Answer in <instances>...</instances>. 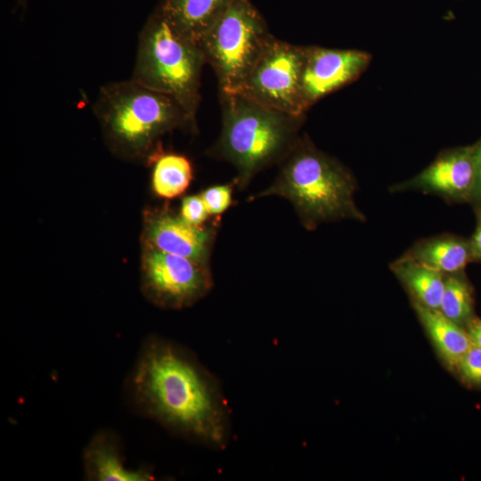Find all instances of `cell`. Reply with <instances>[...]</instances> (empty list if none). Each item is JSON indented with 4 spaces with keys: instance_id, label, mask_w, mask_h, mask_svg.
I'll return each instance as SVG.
<instances>
[{
    "instance_id": "16",
    "label": "cell",
    "mask_w": 481,
    "mask_h": 481,
    "mask_svg": "<svg viewBox=\"0 0 481 481\" xmlns=\"http://www.w3.org/2000/svg\"><path fill=\"white\" fill-rule=\"evenodd\" d=\"M392 270L415 302L431 309H440L444 289V273L407 256L393 264Z\"/></svg>"
},
{
    "instance_id": "15",
    "label": "cell",
    "mask_w": 481,
    "mask_h": 481,
    "mask_svg": "<svg viewBox=\"0 0 481 481\" xmlns=\"http://www.w3.org/2000/svg\"><path fill=\"white\" fill-rule=\"evenodd\" d=\"M146 162L152 166L153 192L162 199H174L189 187L193 168L190 159L179 153L166 152L161 143L150 154Z\"/></svg>"
},
{
    "instance_id": "7",
    "label": "cell",
    "mask_w": 481,
    "mask_h": 481,
    "mask_svg": "<svg viewBox=\"0 0 481 481\" xmlns=\"http://www.w3.org/2000/svg\"><path fill=\"white\" fill-rule=\"evenodd\" d=\"M213 284L209 264L142 243L141 289L154 306L171 310L189 307L204 298Z\"/></svg>"
},
{
    "instance_id": "12",
    "label": "cell",
    "mask_w": 481,
    "mask_h": 481,
    "mask_svg": "<svg viewBox=\"0 0 481 481\" xmlns=\"http://www.w3.org/2000/svg\"><path fill=\"white\" fill-rule=\"evenodd\" d=\"M85 477L90 481H149L154 479L146 468L126 465L118 436L109 430L96 433L83 451Z\"/></svg>"
},
{
    "instance_id": "22",
    "label": "cell",
    "mask_w": 481,
    "mask_h": 481,
    "mask_svg": "<svg viewBox=\"0 0 481 481\" xmlns=\"http://www.w3.org/2000/svg\"><path fill=\"white\" fill-rule=\"evenodd\" d=\"M466 330L471 344L481 348V320L471 319L466 324Z\"/></svg>"
},
{
    "instance_id": "5",
    "label": "cell",
    "mask_w": 481,
    "mask_h": 481,
    "mask_svg": "<svg viewBox=\"0 0 481 481\" xmlns=\"http://www.w3.org/2000/svg\"><path fill=\"white\" fill-rule=\"evenodd\" d=\"M204 64L198 42L174 29L154 9L139 33L131 79L172 97L196 121Z\"/></svg>"
},
{
    "instance_id": "2",
    "label": "cell",
    "mask_w": 481,
    "mask_h": 481,
    "mask_svg": "<svg viewBox=\"0 0 481 481\" xmlns=\"http://www.w3.org/2000/svg\"><path fill=\"white\" fill-rule=\"evenodd\" d=\"M222 128L207 154L232 164L237 189L289 154L300 136L304 115L272 109L235 92L219 91Z\"/></svg>"
},
{
    "instance_id": "25",
    "label": "cell",
    "mask_w": 481,
    "mask_h": 481,
    "mask_svg": "<svg viewBox=\"0 0 481 481\" xmlns=\"http://www.w3.org/2000/svg\"><path fill=\"white\" fill-rule=\"evenodd\" d=\"M26 2H27V0H19V1H18V5H19V6H20V5L25 6Z\"/></svg>"
},
{
    "instance_id": "1",
    "label": "cell",
    "mask_w": 481,
    "mask_h": 481,
    "mask_svg": "<svg viewBox=\"0 0 481 481\" xmlns=\"http://www.w3.org/2000/svg\"><path fill=\"white\" fill-rule=\"evenodd\" d=\"M126 391L137 412L175 435L211 448L227 444L229 412L216 379L175 342L147 338Z\"/></svg>"
},
{
    "instance_id": "9",
    "label": "cell",
    "mask_w": 481,
    "mask_h": 481,
    "mask_svg": "<svg viewBox=\"0 0 481 481\" xmlns=\"http://www.w3.org/2000/svg\"><path fill=\"white\" fill-rule=\"evenodd\" d=\"M220 216L208 225L196 226L167 207L148 208L143 213L141 242L167 253L209 264L220 226Z\"/></svg>"
},
{
    "instance_id": "21",
    "label": "cell",
    "mask_w": 481,
    "mask_h": 481,
    "mask_svg": "<svg viewBox=\"0 0 481 481\" xmlns=\"http://www.w3.org/2000/svg\"><path fill=\"white\" fill-rule=\"evenodd\" d=\"M180 216L189 224L202 226L210 216L200 194L189 195L181 201Z\"/></svg>"
},
{
    "instance_id": "17",
    "label": "cell",
    "mask_w": 481,
    "mask_h": 481,
    "mask_svg": "<svg viewBox=\"0 0 481 481\" xmlns=\"http://www.w3.org/2000/svg\"><path fill=\"white\" fill-rule=\"evenodd\" d=\"M469 245L453 238H436L415 246L407 257L442 273H454L470 258Z\"/></svg>"
},
{
    "instance_id": "11",
    "label": "cell",
    "mask_w": 481,
    "mask_h": 481,
    "mask_svg": "<svg viewBox=\"0 0 481 481\" xmlns=\"http://www.w3.org/2000/svg\"><path fill=\"white\" fill-rule=\"evenodd\" d=\"M476 176L475 147H470L442 156L412 185L448 198L464 199L474 192Z\"/></svg>"
},
{
    "instance_id": "8",
    "label": "cell",
    "mask_w": 481,
    "mask_h": 481,
    "mask_svg": "<svg viewBox=\"0 0 481 481\" xmlns=\"http://www.w3.org/2000/svg\"><path fill=\"white\" fill-rule=\"evenodd\" d=\"M303 60L304 46L273 36L235 93L272 109L304 115Z\"/></svg>"
},
{
    "instance_id": "23",
    "label": "cell",
    "mask_w": 481,
    "mask_h": 481,
    "mask_svg": "<svg viewBox=\"0 0 481 481\" xmlns=\"http://www.w3.org/2000/svg\"><path fill=\"white\" fill-rule=\"evenodd\" d=\"M477 176L474 192L481 198V143L475 147Z\"/></svg>"
},
{
    "instance_id": "13",
    "label": "cell",
    "mask_w": 481,
    "mask_h": 481,
    "mask_svg": "<svg viewBox=\"0 0 481 481\" xmlns=\"http://www.w3.org/2000/svg\"><path fill=\"white\" fill-rule=\"evenodd\" d=\"M234 0H161L155 10L177 31L196 42Z\"/></svg>"
},
{
    "instance_id": "20",
    "label": "cell",
    "mask_w": 481,
    "mask_h": 481,
    "mask_svg": "<svg viewBox=\"0 0 481 481\" xmlns=\"http://www.w3.org/2000/svg\"><path fill=\"white\" fill-rule=\"evenodd\" d=\"M456 369L463 380L481 386V348L471 345Z\"/></svg>"
},
{
    "instance_id": "24",
    "label": "cell",
    "mask_w": 481,
    "mask_h": 481,
    "mask_svg": "<svg viewBox=\"0 0 481 481\" xmlns=\"http://www.w3.org/2000/svg\"><path fill=\"white\" fill-rule=\"evenodd\" d=\"M472 251L481 257V223L477 226L471 243Z\"/></svg>"
},
{
    "instance_id": "6",
    "label": "cell",
    "mask_w": 481,
    "mask_h": 481,
    "mask_svg": "<svg viewBox=\"0 0 481 481\" xmlns=\"http://www.w3.org/2000/svg\"><path fill=\"white\" fill-rule=\"evenodd\" d=\"M267 23L250 0H234L198 44L222 92H235L271 39Z\"/></svg>"
},
{
    "instance_id": "10",
    "label": "cell",
    "mask_w": 481,
    "mask_h": 481,
    "mask_svg": "<svg viewBox=\"0 0 481 481\" xmlns=\"http://www.w3.org/2000/svg\"><path fill=\"white\" fill-rule=\"evenodd\" d=\"M369 61L366 53L304 46L301 93L305 110L328 94L353 81Z\"/></svg>"
},
{
    "instance_id": "3",
    "label": "cell",
    "mask_w": 481,
    "mask_h": 481,
    "mask_svg": "<svg viewBox=\"0 0 481 481\" xmlns=\"http://www.w3.org/2000/svg\"><path fill=\"white\" fill-rule=\"evenodd\" d=\"M94 112L111 151L127 159H147L167 133L197 132V122L175 99L133 79L101 87Z\"/></svg>"
},
{
    "instance_id": "18",
    "label": "cell",
    "mask_w": 481,
    "mask_h": 481,
    "mask_svg": "<svg viewBox=\"0 0 481 481\" xmlns=\"http://www.w3.org/2000/svg\"><path fill=\"white\" fill-rule=\"evenodd\" d=\"M439 311L461 326L466 325L472 319L471 291L462 278L453 273L444 278V289Z\"/></svg>"
},
{
    "instance_id": "4",
    "label": "cell",
    "mask_w": 481,
    "mask_h": 481,
    "mask_svg": "<svg viewBox=\"0 0 481 481\" xmlns=\"http://www.w3.org/2000/svg\"><path fill=\"white\" fill-rule=\"evenodd\" d=\"M279 166L272 184L250 195L249 202L270 196L284 198L308 230L327 221L363 218L354 201L351 175L309 140L300 137Z\"/></svg>"
},
{
    "instance_id": "19",
    "label": "cell",
    "mask_w": 481,
    "mask_h": 481,
    "mask_svg": "<svg viewBox=\"0 0 481 481\" xmlns=\"http://www.w3.org/2000/svg\"><path fill=\"white\" fill-rule=\"evenodd\" d=\"M234 187L233 180L229 183L209 186L200 193L211 216H220L232 206Z\"/></svg>"
},
{
    "instance_id": "14",
    "label": "cell",
    "mask_w": 481,
    "mask_h": 481,
    "mask_svg": "<svg viewBox=\"0 0 481 481\" xmlns=\"http://www.w3.org/2000/svg\"><path fill=\"white\" fill-rule=\"evenodd\" d=\"M414 307L440 356L450 368L456 369L472 345L467 330L439 310L426 307L417 302H414Z\"/></svg>"
}]
</instances>
